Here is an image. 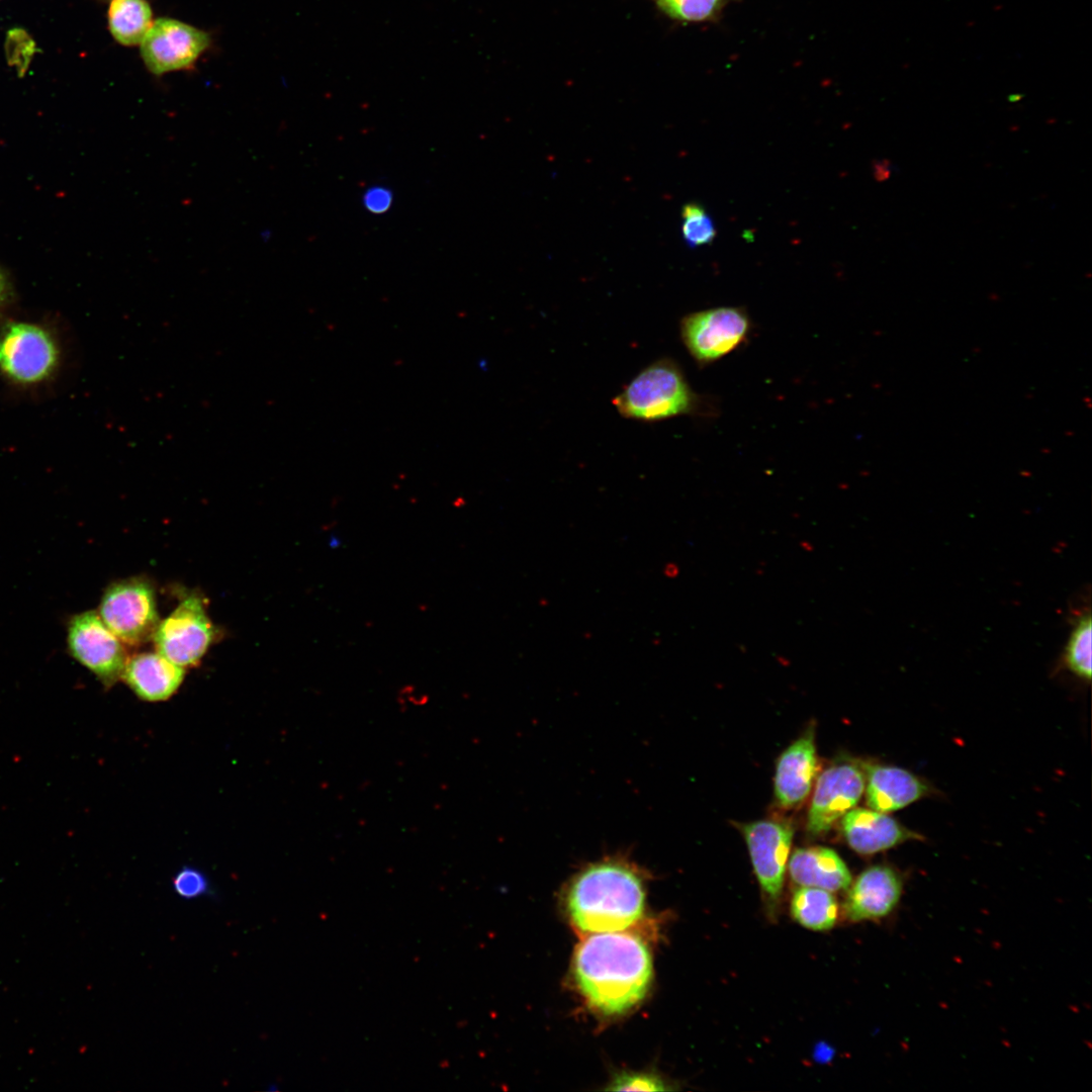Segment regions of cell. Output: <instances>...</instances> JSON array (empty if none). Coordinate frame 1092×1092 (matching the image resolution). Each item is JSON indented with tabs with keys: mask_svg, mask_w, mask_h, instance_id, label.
Masks as SVG:
<instances>
[{
	"mask_svg": "<svg viewBox=\"0 0 1092 1092\" xmlns=\"http://www.w3.org/2000/svg\"><path fill=\"white\" fill-rule=\"evenodd\" d=\"M675 568H677V567L675 565H673V564L667 565L666 569H669V571H665L666 575H668V576L675 575L676 573L673 572V569H675Z\"/></svg>",
	"mask_w": 1092,
	"mask_h": 1092,
	"instance_id": "28",
	"label": "cell"
},
{
	"mask_svg": "<svg viewBox=\"0 0 1092 1092\" xmlns=\"http://www.w3.org/2000/svg\"><path fill=\"white\" fill-rule=\"evenodd\" d=\"M723 2L724 0H656L666 14L686 21H701L713 17Z\"/></svg>",
	"mask_w": 1092,
	"mask_h": 1092,
	"instance_id": "22",
	"label": "cell"
},
{
	"mask_svg": "<svg viewBox=\"0 0 1092 1092\" xmlns=\"http://www.w3.org/2000/svg\"><path fill=\"white\" fill-rule=\"evenodd\" d=\"M1091 615L1083 613L1076 621L1065 648L1064 661L1077 676L1091 679Z\"/></svg>",
	"mask_w": 1092,
	"mask_h": 1092,
	"instance_id": "20",
	"label": "cell"
},
{
	"mask_svg": "<svg viewBox=\"0 0 1092 1092\" xmlns=\"http://www.w3.org/2000/svg\"><path fill=\"white\" fill-rule=\"evenodd\" d=\"M792 917L802 926L816 931L831 929L838 918V903L830 891L800 887L790 903Z\"/></svg>",
	"mask_w": 1092,
	"mask_h": 1092,
	"instance_id": "18",
	"label": "cell"
},
{
	"mask_svg": "<svg viewBox=\"0 0 1092 1092\" xmlns=\"http://www.w3.org/2000/svg\"><path fill=\"white\" fill-rule=\"evenodd\" d=\"M841 818V832L846 843L862 855L875 854L907 840L922 838L888 813L871 808H852Z\"/></svg>",
	"mask_w": 1092,
	"mask_h": 1092,
	"instance_id": "14",
	"label": "cell"
},
{
	"mask_svg": "<svg viewBox=\"0 0 1092 1092\" xmlns=\"http://www.w3.org/2000/svg\"><path fill=\"white\" fill-rule=\"evenodd\" d=\"M172 886L176 894L184 899H195L209 892L206 876L192 867H183L174 876Z\"/></svg>",
	"mask_w": 1092,
	"mask_h": 1092,
	"instance_id": "24",
	"label": "cell"
},
{
	"mask_svg": "<svg viewBox=\"0 0 1092 1092\" xmlns=\"http://www.w3.org/2000/svg\"><path fill=\"white\" fill-rule=\"evenodd\" d=\"M753 871L770 916L778 911L794 831L791 825L765 819L740 826Z\"/></svg>",
	"mask_w": 1092,
	"mask_h": 1092,
	"instance_id": "7",
	"label": "cell"
},
{
	"mask_svg": "<svg viewBox=\"0 0 1092 1092\" xmlns=\"http://www.w3.org/2000/svg\"><path fill=\"white\" fill-rule=\"evenodd\" d=\"M843 914L851 922L875 921L890 915L903 893V880L892 867L876 864L863 870L847 888Z\"/></svg>",
	"mask_w": 1092,
	"mask_h": 1092,
	"instance_id": "12",
	"label": "cell"
},
{
	"mask_svg": "<svg viewBox=\"0 0 1092 1092\" xmlns=\"http://www.w3.org/2000/svg\"><path fill=\"white\" fill-rule=\"evenodd\" d=\"M655 1075L647 1073H623L617 1076L608 1090L614 1091H662L669 1088Z\"/></svg>",
	"mask_w": 1092,
	"mask_h": 1092,
	"instance_id": "25",
	"label": "cell"
},
{
	"mask_svg": "<svg viewBox=\"0 0 1092 1092\" xmlns=\"http://www.w3.org/2000/svg\"><path fill=\"white\" fill-rule=\"evenodd\" d=\"M153 23L146 0H112L108 9L109 30L123 46L140 44Z\"/></svg>",
	"mask_w": 1092,
	"mask_h": 1092,
	"instance_id": "19",
	"label": "cell"
},
{
	"mask_svg": "<svg viewBox=\"0 0 1092 1092\" xmlns=\"http://www.w3.org/2000/svg\"><path fill=\"white\" fill-rule=\"evenodd\" d=\"M652 973L648 947L629 933H593L574 956L576 984L590 1007L604 1015L622 1014L640 1002Z\"/></svg>",
	"mask_w": 1092,
	"mask_h": 1092,
	"instance_id": "1",
	"label": "cell"
},
{
	"mask_svg": "<svg viewBox=\"0 0 1092 1092\" xmlns=\"http://www.w3.org/2000/svg\"><path fill=\"white\" fill-rule=\"evenodd\" d=\"M215 632L202 599L191 595L160 621L153 639L157 652L185 668L200 661Z\"/></svg>",
	"mask_w": 1092,
	"mask_h": 1092,
	"instance_id": "9",
	"label": "cell"
},
{
	"mask_svg": "<svg viewBox=\"0 0 1092 1092\" xmlns=\"http://www.w3.org/2000/svg\"><path fill=\"white\" fill-rule=\"evenodd\" d=\"M185 668L159 652H144L128 657L121 679L144 701L161 702L180 688Z\"/></svg>",
	"mask_w": 1092,
	"mask_h": 1092,
	"instance_id": "16",
	"label": "cell"
},
{
	"mask_svg": "<svg viewBox=\"0 0 1092 1092\" xmlns=\"http://www.w3.org/2000/svg\"><path fill=\"white\" fill-rule=\"evenodd\" d=\"M98 614L124 644L138 646L153 639L160 623L153 582L133 576L111 583L101 598Z\"/></svg>",
	"mask_w": 1092,
	"mask_h": 1092,
	"instance_id": "4",
	"label": "cell"
},
{
	"mask_svg": "<svg viewBox=\"0 0 1092 1092\" xmlns=\"http://www.w3.org/2000/svg\"><path fill=\"white\" fill-rule=\"evenodd\" d=\"M814 730L810 729L779 756L775 774V797L779 806L791 809L810 794L819 771Z\"/></svg>",
	"mask_w": 1092,
	"mask_h": 1092,
	"instance_id": "13",
	"label": "cell"
},
{
	"mask_svg": "<svg viewBox=\"0 0 1092 1092\" xmlns=\"http://www.w3.org/2000/svg\"><path fill=\"white\" fill-rule=\"evenodd\" d=\"M681 217L680 231L688 246L696 248L713 242L717 231L712 217L702 204L697 202L685 204Z\"/></svg>",
	"mask_w": 1092,
	"mask_h": 1092,
	"instance_id": "21",
	"label": "cell"
},
{
	"mask_svg": "<svg viewBox=\"0 0 1092 1092\" xmlns=\"http://www.w3.org/2000/svg\"><path fill=\"white\" fill-rule=\"evenodd\" d=\"M67 646L70 655L105 688H111L121 679L128 656L122 642L108 629L98 612L86 611L70 619Z\"/></svg>",
	"mask_w": 1092,
	"mask_h": 1092,
	"instance_id": "8",
	"label": "cell"
},
{
	"mask_svg": "<svg viewBox=\"0 0 1092 1092\" xmlns=\"http://www.w3.org/2000/svg\"><path fill=\"white\" fill-rule=\"evenodd\" d=\"M791 880L800 887H815L830 892L847 890L852 882L843 859L831 848H797L789 857Z\"/></svg>",
	"mask_w": 1092,
	"mask_h": 1092,
	"instance_id": "17",
	"label": "cell"
},
{
	"mask_svg": "<svg viewBox=\"0 0 1092 1092\" xmlns=\"http://www.w3.org/2000/svg\"><path fill=\"white\" fill-rule=\"evenodd\" d=\"M35 51V43L26 31L20 28L8 31L5 43L7 61L19 73L25 72Z\"/></svg>",
	"mask_w": 1092,
	"mask_h": 1092,
	"instance_id": "23",
	"label": "cell"
},
{
	"mask_svg": "<svg viewBox=\"0 0 1092 1092\" xmlns=\"http://www.w3.org/2000/svg\"><path fill=\"white\" fill-rule=\"evenodd\" d=\"M866 800L871 809L890 813L900 810L931 793L929 786L902 767L863 763Z\"/></svg>",
	"mask_w": 1092,
	"mask_h": 1092,
	"instance_id": "15",
	"label": "cell"
},
{
	"mask_svg": "<svg viewBox=\"0 0 1092 1092\" xmlns=\"http://www.w3.org/2000/svg\"><path fill=\"white\" fill-rule=\"evenodd\" d=\"M864 788V771L856 763L842 761L828 766L816 780L807 816V831L811 835L826 833L854 808Z\"/></svg>",
	"mask_w": 1092,
	"mask_h": 1092,
	"instance_id": "11",
	"label": "cell"
},
{
	"mask_svg": "<svg viewBox=\"0 0 1092 1092\" xmlns=\"http://www.w3.org/2000/svg\"><path fill=\"white\" fill-rule=\"evenodd\" d=\"M207 32L172 18H158L141 41V56L156 76L187 69L209 47Z\"/></svg>",
	"mask_w": 1092,
	"mask_h": 1092,
	"instance_id": "10",
	"label": "cell"
},
{
	"mask_svg": "<svg viewBox=\"0 0 1092 1092\" xmlns=\"http://www.w3.org/2000/svg\"><path fill=\"white\" fill-rule=\"evenodd\" d=\"M613 403L624 418L641 422L678 416L711 418L718 412L712 397L694 391L680 366L667 357L642 369Z\"/></svg>",
	"mask_w": 1092,
	"mask_h": 1092,
	"instance_id": "3",
	"label": "cell"
},
{
	"mask_svg": "<svg viewBox=\"0 0 1092 1092\" xmlns=\"http://www.w3.org/2000/svg\"><path fill=\"white\" fill-rule=\"evenodd\" d=\"M566 905L571 921L582 932L626 929L644 913L642 875L632 862L621 856L592 862L569 883Z\"/></svg>",
	"mask_w": 1092,
	"mask_h": 1092,
	"instance_id": "2",
	"label": "cell"
},
{
	"mask_svg": "<svg viewBox=\"0 0 1092 1092\" xmlns=\"http://www.w3.org/2000/svg\"><path fill=\"white\" fill-rule=\"evenodd\" d=\"M392 201V191L382 185L371 186L363 194L365 209L374 214L386 212L391 207Z\"/></svg>",
	"mask_w": 1092,
	"mask_h": 1092,
	"instance_id": "26",
	"label": "cell"
},
{
	"mask_svg": "<svg viewBox=\"0 0 1092 1092\" xmlns=\"http://www.w3.org/2000/svg\"><path fill=\"white\" fill-rule=\"evenodd\" d=\"M8 295V282L6 277L0 270V305L6 300Z\"/></svg>",
	"mask_w": 1092,
	"mask_h": 1092,
	"instance_id": "27",
	"label": "cell"
},
{
	"mask_svg": "<svg viewBox=\"0 0 1092 1092\" xmlns=\"http://www.w3.org/2000/svg\"><path fill=\"white\" fill-rule=\"evenodd\" d=\"M53 336L31 323H11L0 334V370L10 380L34 384L48 379L59 363Z\"/></svg>",
	"mask_w": 1092,
	"mask_h": 1092,
	"instance_id": "6",
	"label": "cell"
},
{
	"mask_svg": "<svg viewBox=\"0 0 1092 1092\" xmlns=\"http://www.w3.org/2000/svg\"><path fill=\"white\" fill-rule=\"evenodd\" d=\"M752 323L745 308L718 306L691 312L680 320V339L695 362L707 366L744 345Z\"/></svg>",
	"mask_w": 1092,
	"mask_h": 1092,
	"instance_id": "5",
	"label": "cell"
}]
</instances>
